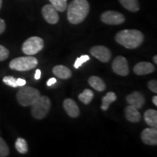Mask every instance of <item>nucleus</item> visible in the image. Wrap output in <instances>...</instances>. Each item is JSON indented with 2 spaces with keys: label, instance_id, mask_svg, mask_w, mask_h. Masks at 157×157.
<instances>
[{
  "label": "nucleus",
  "instance_id": "nucleus-1",
  "mask_svg": "<svg viewBox=\"0 0 157 157\" xmlns=\"http://www.w3.org/2000/svg\"><path fill=\"white\" fill-rule=\"evenodd\" d=\"M116 41L121 46L127 49L137 48L143 44L144 36L138 30L135 29H125L118 32L115 37Z\"/></svg>",
  "mask_w": 157,
  "mask_h": 157
},
{
  "label": "nucleus",
  "instance_id": "nucleus-2",
  "mask_svg": "<svg viewBox=\"0 0 157 157\" xmlns=\"http://www.w3.org/2000/svg\"><path fill=\"white\" fill-rule=\"evenodd\" d=\"M90 12V5L87 0H73L68 7L67 16L72 24L81 23Z\"/></svg>",
  "mask_w": 157,
  "mask_h": 157
},
{
  "label": "nucleus",
  "instance_id": "nucleus-3",
  "mask_svg": "<svg viewBox=\"0 0 157 157\" xmlns=\"http://www.w3.org/2000/svg\"><path fill=\"white\" fill-rule=\"evenodd\" d=\"M40 92L32 87L21 88L17 93V100L23 106H29L33 105L40 98Z\"/></svg>",
  "mask_w": 157,
  "mask_h": 157
},
{
  "label": "nucleus",
  "instance_id": "nucleus-4",
  "mask_svg": "<svg viewBox=\"0 0 157 157\" xmlns=\"http://www.w3.org/2000/svg\"><path fill=\"white\" fill-rule=\"evenodd\" d=\"M37 65L38 60L34 57H19L11 60L10 63V68L18 71H27L36 68Z\"/></svg>",
  "mask_w": 157,
  "mask_h": 157
},
{
  "label": "nucleus",
  "instance_id": "nucleus-5",
  "mask_svg": "<svg viewBox=\"0 0 157 157\" xmlns=\"http://www.w3.org/2000/svg\"><path fill=\"white\" fill-rule=\"evenodd\" d=\"M51 106L50 98L47 96H40L35 103L31 105V113L36 119H42L48 114Z\"/></svg>",
  "mask_w": 157,
  "mask_h": 157
},
{
  "label": "nucleus",
  "instance_id": "nucleus-6",
  "mask_svg": "<svg viewBox=\"0 0 157 157\" xmlns=\"http://www.w3.org/2000/svg\"><path fill=\"white\" fill-rule=\"evenodd\" d=\"M44 41L39 36H32L23 44L22 50L27 56H33L42 51L44 48Z\"/></svg>",
  "mask_w": 157,
  "mask_h": 157
},
{
  "label": "nucleus",
  "instance_id": "nucleus-7",
  "mask_svg": "<svg viewBox=\"0 0 157 157\" xmlns=\"http://www.w3.org/2000/svg\"><path fill=\"white\" fill-rule=\"evenodd\" d=\"M101 21L109 25H119L125 21V17L117 11H106L101 15Z\"/></svg>",
  "mask_w": 157,
  "mask_h": 157
},
{
  "label": "nucleus",
  "instance_id": "nucleus-8",
  "mask_svg": "<svg viewBox=\"0 0 157 157\" xmlns=\"http://www.w3.org/2000/svg\"><path fill=\"white\" fill-rule=\"evenodd\" d=\"M112 68L113 71L118 75L125 76L129 73L128 62L123 56H118L114 59L112 63Z\"/></svg>",
  "mask_w": 157,
  "mask_h": 157
},
{
  "label": "nucleus",
  "instance_id": "nucleus-9",
  "mask_svg": "<svg viewBox=\"0 0 157 157\" xmlns=\"http://www.w3.org/2000/svg\"><path fill=\"white\" fill-rule=\"evenodd\" d=\"M90 54L103 63L109 62L112 56L109 49L101 45L95 46L90 49Z\"/></svg>",
  "mask_w": 157,
  "mask_h": 157
},
{
  "label": "nucleus",
  "instance_id": "nucleus-10",
  "mask_svg": "<svg viewBox=\"0 0 157 157\" xmlns=\"http://www.w3.org/2000/svg\"><path fill=\"white\" fill-rule=\"evenodd\" d=\"M42 15L47 22L50 24H56L59 21L58 10L52 5H46L42 7Z\"/></svg>",
  "mask_w": 157,
  "mask_h": 157
},
{
  "label": "nucleus",
  "instance_id": "nucleus-11",
  "mask_svg": "<svg viewBox=\"0 0 157 157\" xmlns=\"http://www.w3.org/2000/svg\"><path fill=\"white\" fill-rule=\"evenodd\" d=\"M141 140L145 144L149 146L157 145V129L156 127H149L143 129L141 132Z\"/></svg>",
  "mask_w": 157,
  "mask_h": 157
},
{
  "label": "nucleus",
  "instance_id": "nucleus-12",
  "mask_svg": "<svg viewBox=\"0 0 157 157\" xmlns=\"http://www.w3.org/2000/svg\"><path fill=\"white\" fill-rule=\"evenodd\" d=\"M126 101L129 103V105H133V106L137 108V109H141L145 104V102H146L144 96L138 91H135L132 93H131L130 95H127Z\"/></svg>",
  "mask_w": 157,
  "mask_h": 157
},
{
  "label": "nucleus",
  "instance_id": "nucleus-13",
  "mask_svg": "<svg viewBox=\"0 0 157 157\" xmlns=\"http://www.w3.org/2000/svg\"><path fill=\"white\" fill-rule=\"evenodd\" d=\"M133 71L137 75H146L155 71V67L154 65L149 62H140L135 65Z\"/></svg>",
  "mask_w": 157,
  "mask_h": 157
},
{
  "label": "nucleus",
  "instance_id": "nucleus-14",
  "mask_svg": "<svg viewBox=\"0 0 157 157\" xmlns=\"http://www.w3.org/2000/svg\"><path fill=\"white\" fill-rule=\"evenodd\" d=\"M63 108L66 113L72 118H76L79 115V109L74 100L67 98L63 101Z\"/></svg>",
  "mask_w": 157,
  "mask_h": 157
},
{
  "label": "nucleus",
  "instance_id": "nucleus-15",
  "mask_svg": "<svg viewBox=\"0 0 157 157\" xmlns=\"http://www.w3.org/2000/svg\"><path fill=\"white\" fill-rule=\"evenodd\" d=\"M124 113L126 119L130 122L136 123L140 121L141 114L137 108L133 105H129L124 109Z\"/></svg>",
  "mask_w": 157,
  "mask_h": 157
},
{
  "label": "nucleus",
  "instance_id": "nucleus-16",
  "mask_svg": "<svg viewBox=\"0 0 157 157\" xmlns=\"http://www.w3.org/2000/svg\"><path fill=\"white\" fill-rule=\"evenodd\" d=\"M52 72L57 77L63 78V79L69 78L71 76V71L69 68L61 65L55 66L52 69Z\"/></svg>",
  "mask_w": 157,
  "mask_h": 157
},
{
  "label": "nucleus",
  "instance_id": "nucleus-17",
  "mask_svg": "<svg viewBox=\"0 0 157 157\" xmlns=\"http://www.w3.org/2000/svg\"><path fill=\"white\" fill-rule=\"evenodd\" d=\"M144 119L148 126L157 127V111L156 110H147L144 113Z\"/></svg>",
  "mask_w": 157,
  "mask_h": 157
},
{
  "label": "nucleus",
  "instance_id": "nucleus-18",
  "mask_svg": "<svg viewBox=\"0 0 157 157\" xmlns=\"http://www.w3.org/2000/svg\"><path fill=\"white\" fill-rule=\"evenodd\" d=\"M88 82H89L90 85L98 92H103L106 88L105 82L102 78L98 77V76H91Z\"/></svg>",
  "mask_w": 157,
  "mask_h": 157
},
{
  "label": "nucleus",
  "instance_id": "nucleus-19",
  "mask_svg": "<svg viewBox=\"0 0 157 157\" xmlns=\"http://www.w3.org/2000/svg\"><path fill=\"white\" fill-rule=\"evenodd\" d=\"M117 96L113 92H109L102 99L101 109L103 111H107L111 103L117 100Z\"/></svg>",
  "mask_w": 157,
  "mask_h": 157
},
{
  "label": "nucleus",
  "instance_id": "nucleus-20",
  "mask_svg": "<svg viewBox=\"0 0 157 157\" xmlns=\"http://www.w3.org/2000/svg\"><path fill=\"white\" fill-rule=\"evenodd\" d=\"M121 5L131 12H137L140 10L138 0H119Z\"/></svg>",
  "mask_w": 157,
  "mask_h": 157
},
{
  "label": "nucleus",
  "instance_id": "nucleus-21",
  "mask_svg": "<svg viewBox=\"0 0 157 157\" xmlns=\"http://www.w3.org/2000/svg\"><path fill=\"white\" fill-rule=\"evenodd\" d=\"M78 98L80 101H82L83 103L87 105V104H89L90 102L92 101V100L93 99L94 93L92 90L86 89L84 90L81 94L78 95Z\"/></svg>",
  "mask_w": 157,
  "mask_h": 157
},
{
  "label": "nucleus",
  "instance_id": "nucleus-22",
  "mask_svg": "<svg viewBox=\"0 0 157 157\" xmlns=\"http://www.w3.org/2000/svg\"><path fill=\"white\" fill-rule=\"evenodd\" d=\"M15 148L20 154H25L28 152V144L26 140L22 137H18L15 141Z\"/></svg>",
  "mask_w": 157,
  "mask_h": 157
},
{
  "label": "nucleus",
  "instance_id": "nucleus-23",
  "mask_svg": "<svg viewBox=\"0 0 157 157\" xmlns=\"http://www.w3.org/2000/svg\"><path fill=\"white\" fill-rule=\"evenodd\" d=\"M50 2L59 12H63L67 8V0H50Z\"/></svg>",
  "mask_w": 157,
  "mask_h": 157
},
{
  "label": "nucleus",
  "instance_id": "nucleus-24",
  "mask_svg": "<svg viewBox=\"0 0 157 157\" xmlns=\"http://www.w3.org/2000/svg\"><path fill=\"white\" fill-rule=\"evenodd\" d=\"M10 150L5 140L0 137V157H7L9 156Z\"/></svg>",
  "mask_w": 157,
  "mask_h": 157
},
{
  "label": "nucleus",
  "instance_id": "nucleus-25",
  "mask_svg": "<svg viewBox=\"0 0 157 157\" xmlns=\"http://www.w3.org/2000/svg\"><path fill=\"white\" fill-rule=\"evenodd\" d=\"M2 81L4 83L7 84V85L10 86V87H14V88L18 87L17 84V78L13 77V76H5V77L3 78Z\"/></svg>",
  "mask_w": 157,
  "mask_h": 157
},
{
  "label": "nucleus",
  "instance_id": "nucleus-26",
  "mask_svg": "<svg viewBox=\"0 0 157 157\" xmlns=\"http://www.w3.org/2000/svg\"><path fill=\"white\" fill-rule=\"evenodd\" d=\"M90 59V56H87V55H83L79 58H76L75 63H74V68H78L80 66H82L84 63L88 61Z\"/></svg>",
  "mask_w": 157,
  "mask_h": 157
},
{
  "label": "nucleus",
  "instance_id": "nucleus-27",
  "mask_svg": "<svg viewBox=\"0 0 157 157\" xmlns=\"http://www.w3.org/2000/svg\"><path fill=\"white\" fill-rule=\"evenodd\" d=\"M9 50L5 47L0 45V61H3L9 57Z\"/></svg>",
  "mask_w": 157,
  "mask_h": 157
},
{
  "label": "nucleus",
  "instance_id": "nucleus-28",
  "mask_svg": "<svg viewBox=\"0 0 157 157\" xmlns=\"http://www.w3.org/2000/svg\"><path fill=\"white\" fill-rule=\"evenodd\" d=\"M148 87L154 93H157V82L156 80H151L148 83Z\"/></svg>",
  "mask_w": 157,
  "mask_h": 157
},
{
  "label": "nucleus",
  "instance_id": "nucleus-29",
  "mask_svg": "<svg viewBox=\"0 0 157 157\" xmlns=\"http://www.w3.org/2000/svg\"><path fill=\"white\" fill-rule=\"evenodd\" d=\"M6 24L5 21L0 18V34H2L5 31Z\"/></svg>",
  "mask_w": 157,
  "mask_h": 157
},
{
  "label": "nucleus",
  "instance_id": "nucleus-30",
  "mask_svg": "<svg viewBox=\"0 0 157 157\" xmlns=\"http://www.w3.org/2000/svg\"><path fill=\"white\" fill-rule=\"evenodd\" d=\"M26 84V82H25V79H23V78H17V84L19 87H23L25 84Z\"/></svg>",
  "mask_w": 157,
  "mask_h": 157
},
{
  "label": "nucleus",
  "instance_id": "nucleus-31",
  "mask_svg": "<svg viewBox=\"0 0 157 157\" xmlns=\"http://www.w3.org/2000/svg\"><path fill=\"white\" fill-rule=\"evenodd\" d=\"M56 82H57V80H56V78H51L48 80L47 84H48V86H52V84H56Z\"/></svg>",
  "mask_w": 157,
  "mask_h": 157
},
{
  "label": "nucleus",
  "instance_id": "nucleus-32",
  "mask_svg": "<svg viewBox=\"0 0 157 157\" xmlns=\"http://www.w3.org/2000/svg\"><path fill=\"white\" fill-rule=\"evenodd\" d=\"M41 74H42V73H41V71L39 69H37L36 71V73H35V75H34L35 79H36V80L39 79V78H40V77H41Z\"/></svg>",
  "mask_w": 157,
  "mask_h": 157
},
{
  "label": "nucleus",
  "instance_id": "nucleus-33",
  "mask_svg": "<svg viewBox=\"0 0 157 157\" xmlns=\"http://www.w3.org/2000/svg\"><path fill=\"white\" fill-rule=\"evenodd\" d=\"M152 102H153V103H154V105L156 106V105H157V96L156 95H155V96H154V97H153Z\"/></svg>",
  "mask_w": 157,
  "mask_h": 157
},
{
  "label": "nucleus",
  "instance_id": "nucleus-34",
  "mask_svg": "<svg viewBox=\"0 0 157 157\" xmlns=\"http://www.w3.org/2000/svg\"><path fill=\"white\" fill-rule=\"evenodd\" d=\"M154 61L155 63V64H157V56H155L154 57Z\"/></svg>",
  "mask_w": 157,
  "mask_h": 157
},
{
  "label": "nucleus",
  "instance_id": "nucleus-35",
  "mask_svg": "<svg viewBox=\"0 0 157 157\" xmlns=\"http://www.w3.org/2000/svg\"><path fill=\"white\" fill-rule=\"evenodd\" d=\"M2 5V0H0V9H1Z\"/></svg>",
  "mask_w": 157,
  "mask_h": 157
}]
</instances>
